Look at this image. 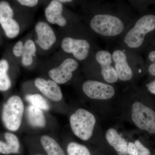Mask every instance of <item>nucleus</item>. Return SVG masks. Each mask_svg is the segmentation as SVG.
Listing matches in <instances>:
<instances>
[{
  "label": "nucleus",
  "instance_id": "4468645a",
  "mask_svg": "<svg viewBox=\"0 0 155 155\" xmlns=\"http://www.w3.org/2000/svg\"><path fill=\"white\" fill-rule=\"evenodd\" d=\"M63 11L62 3L59 1L54 0L51 2L45 10V15L50 23L64 27L67 25V21L62 15Z\"/></svg>",
  "mask_w": 155,
  "mask_h": 155
},
{
  "label": "nucleus",
  "instance_id": "b1692460",
  "mask_svg": "<svg viewBox=\"0 0 155 155\" xmlns=\"http://www.w3.org/2000/svg\"><path fill=\"white\" fill-rule=\"evenodd\" d=\"M134 143L138 151L139 155H151L150 150L145 147L139 140H137Z\"/></svg>",
  "mask_w": 155,
  "mask_h": 155
},
{
  "label": "nucleus",
  "instance_id": "aec40b11",
  "mask_svg": "<svg viewBox=\"0 0 155 155\" xmlns=\"http://www.w3.org/2000/svg\"><path fill=\"white\" fill-rule=\"evenodd\" d=\"M9 64L5 60L0 61V91H5L11 88V81L8 75Z\"/></svg>",
  "mask_w": 155,
  "mask_h": 155
},
{
  "label": "nucleus",
  "instance_id": "cd10ccee",
  "mask_svg": "<svg viewBox=\"0 0 155 155\" xmlns=\"http://www.w3.org/2000/svg\"><path fill=\"white\" fill-rule=\"evenodd\" d=\"M146 86L149 92L155 95V79L147 83Z\"/></svg>",
  "mask_w": 155,
  "mask_h": 155
},
{
  "label": "nucleus",
  "instance_id": "7ed1b4c3",
  "mask_svg": "<svg viewBox=\"0 0 155 155\" xmlns=\"http://www.w3.org/2000/svg\"><path fill=\"white\" fill-rule=\"evenodd\" d=\"M96 119L93 114L85 109H79L70 118V124L73 133L83 140L91 137Z\"/></svg>",
  "mask_w": 155,
  "mask_h": 155
},
{
  "label": "nucleus",
  "instance_id": "412c9836",
  "mask_svg": "<svg viewBox=\"0 0 155 155\" xmlns=\"http://www.w3.org/2000/svg\"><path fill=\"white\" fill-rule=\"evenodd\" d=\"M26 101L34 106L41 110H48L50 107L46 100L41 95L39 94H29L25 97Z\"/></svg>",
  "mask_w": 155,
  "mask_h": 155
},
{
  "label": "nucleus",
  "instance_id": "39448f33",
  "mask_svg": "<svg viewBox=\"0 0 155 155\" xmlns=\"http://www.w3.org/2000/svg\"><path fill=\"white\" fill-rule=\"evenodd\" d=\"M131 118L140 130L155 134V112L151 108L140 102H135L132 107Z\"/></svg>",
  "mask_w": 155,
  "mask_h": 155
},
{
  "label": "nucleus",
  "instance_id": "f8f14e48",
  "mask_svg": "<svg viewBox=\"0 0 155 155\" xmlns=\"http://www.w3.org/2000/svg\"><path fill=\"white\" fill-rule=\"evenodd\" d=\"M37 39L36 43L44 50L50 49L56 42L57 38L52 28L48 23L39 22L35 25Z\"/></svg>",
  "mask_w": 155,
  "mask_h": 155
},
{
  "label": "nucleus",
  "instance_id": "6e6552de",
  "mask_svg": "<svg viewBox=\"0 0 155 155\" xmlns=\"http://www.w3.org/2000/svg\"><path fill=\"white\" fill-rule=\"evenodd\" d=\"M89 42L84 39L74 38L67 37L61 42V48L65 52L72 54L78 61L85 60L89 54L91 49Z\"/></svg>",
  "mask_w": 155,
  "mask_h": 155
},
{
  "label": "nucleus",
  "instance_id": "dca6fc26",
  "mask_svg": "<svg viewBox=\"0 0 155 155\" xmlns=\"http://www.w3.org/2000/svg\"><path fill=\"white\" fill-rule=\"evenodd\" d=\"M6 142L0 141V153L5 155L17 153L19 151V143L16 135L11 133H5Z\"/></svg>",
  "mask_w": 155,
  "mask_h": 155
},
{
  "label": "nucleus",
  "instance_id": "f257e3e1",
  "mask_svg": "<svg viewBox=\"0 0 155 155\" xmlns=\"http://www.w3.org/2000/svg\"><path fill=\"white\" fill-rule=\"evenodd\" d=\"M155 32V14H146L136 19L122 35V42L127 49H141L147 39Z\"/></svg>",
  "mask_w": 155,
  "mask_h": 155
},
{
  "label": "nucleus",
  "instance_id": "1a4fd4ad",
  "mask_svg": "<svg viewBox=\"0 0 155 155\" xmlns=\"http://www.w3.org/2000/svg\"><path fill=\"white\" fill-rule=\"evenodd\" d=\"M14 11L9 3L5 1L0 2V24L6 36L10 38L16 37L20 28L18 22L13 19Z\"/></svg>",
  "mask_w": 155,
  "mask_h": 155
},
{
  "label": "nucleus",
  "instance_id": "f3484780",
  "mask_svg": "<svg viewBox=\"0 0 155 155\" xmlns=\"http://www.w3.org/2000/svg\"><path fill=\"white\" fill-rule=\"evenodd\" d=\"M26 114L28 122L31 126L39 127L45 126V118L41 109L32 105L28 106Z\"/></svg>",
  "mask_w": 155,
  "mask_h": 155
},
{
  "label": "nucleus",
  "instance_id": "f03ea898",
  "mask_svg": "<svg viewBox=\"0 0 155 155\" xmlns=\"http://www.w3.org/2000/svg\"><path fill=\"white\" fill-rule=\"evenodd\" d=\"M92 30L103 37H116L123 34L127 24L121 16L107 12H97L93 15L89 23Z\"/></svg>",
  "mask_w": 155,
  "mask_h": 155
},
{
  "label": "nucleus",
  "instance_id": "423d86ee",
  "mask_svg": "<svg viewBox=\"0 0 155 155\" xmlns=\"http://www.w3.org/2000/svg\"><path fill=\"white\" fill-rule=\"evenodd\" d=\"M82 88L87 96L94 100L110 99L115 94L114 87L98 81L87 80L83 83Z\"/></svg>",
  "mask_w": 155,
  "mask_h": 155
},
{
  "label": "nucleus",
  "instance_id": "bb28decb",
  "mask_svg": "<svg viewBox=\"0 0 155 155\" xmlns=\"http://www.w3.org/2000/svg\"><path fill=\"white\" fill-rule=\"evenodd\" d=\"M17 2L22 5L29 7H34L38 2L37 0H18Z\"/></svg>",
  "mask_w": 155,
  "mask_h": 155
},
{
  "label": "nucleus",
  "instance_id": "ddd939ff",
  "mask_svg": "<svg viewBox=\"0 0 155 155\" xmlns=\"http://www.w3.org/2000/svg\"><path fill=\"white\" fill-rule=\"evenodd\" d=\"M35 83L37 88L50 100L59 101L63 98L61 89L54 81L38 78L35 79Z\"/></svg>",
  "mask_w": 155,
  "mask_h": 155
},
{
  "label": "nucleus",
  "instance_id": "6ab92c4d",
  "mask_svg": "<svg viewBox=\"0 0 155 155\" xmlns=\"http://www.w3.org/2000/svg\"><path fill=\"white\" fill-rule=\"evenodd\" d=\"M36 48L31 40H27L24 44L22 54V63L25 67L30 66L33 63V57L35 56Z\"/></svg>",
  "mask_w": 155,
  "mask_h": 155
},
{
  "label": "nucleus",
  "instance_id": "20e7f679",
  "mask_svg": "<svg viewBox=\"0 0 155 155\" xmlns=\"http://www.w3.org/2000/svg\"><path fill=\"white\" fill-rule=\"evenodd\" d=\"M24 112L22 99L18 96L9 98L3 107L2 119L6 128L15 131L20 127Z\"/></svg>",
  "mask_w": 155,
  "mask_h": 155
},
{
  "label": "nucleus",
  "instance_id": "a878e982",
  "mask_svg": "<svg viewBox=\"0 0 155 155\" xmlns=\"http://www.w3.org/2000/svg\"><path fill=\"white\" fill-rule=\"evenodd\" d=\"M127 153L128 155H139L136 147L134 143L131 142L127 144Z\"/></svg>",
  "mask_w": 155,
  "mask_h": 155
},
{
  "label": "nucleus",
  "instance_id": "9b49d317",
  "mask_svg": "<svg viewBox=\"0 0 155 155\" xmlns=\"http://www.w3.org/2000/svg\"><path fill=\"white\" fill-rule=\"evenodd\" d=\"M77 61L72 58H67L60 66L51 69L49 75L53 81L59 84H64L71 80L73 72L78 68Z\"/></svg>",
  "mask_w": 155,
  "mask_h": 155
},
{
  "label": "nucleus",
  "instance_id": "c85d7f7f",
  "mask_svg": "<svg viewBox=\"0 0 155 155\" xmlns=\"http://www.w3.org/2000/svg\"><path fill=\"white\" fill-rule=\"evenodd\" d=\"M59 2L61 3H66L71 2L72 1H71V0H60V1H59Z\"/></svg>",
  "mask_w": 155,
  "mask_h": 155
},
{
  "label": "nucleus",
  "instance_id": "0eeeda50",
  "mask_svg": "<svg viewBox=\"0 0 155 155\" xmlns=\"http://www.w3.org/2000/svg\"><path fill=\"white\" fill-rule=\"evenodd\" d=\"M112 58L118 79L129 81L133 78L134 72L127 54L125 49H116L112 53Z\"/></svg>",
  "mask_w": 155,
  "mask_h": 155
},
{
  "label": "nucleus",
  "instance_id": "a211bd4d",
  "mask_svg": "<svg viewBox=\"0 0 155 155\" xmlns=\"http://www.w3.org/2000/svg\"><path fill=\"white\" fill-rule=\"evenodd\" d=\"M41 142L48 155H66L64 150L54 139L47 135H43Z\"/></svg>",
  "mask_w": 155,
  "mask_h": 155
},
{
  "label": "nucleus",
  "instance_id": "393cba45",
  "mask_svg": "<svg viewBox=\"0 0 155 155\" xmlns=\"http://www.w3.org/2000/svg\"><path fill=\"white\" fill-rule=\"evenodd\" d=\"M24 44L22 41L17 42L13 48V52L14 55L17 57H20L22 56L23 53Z\"/></svg>",
  "mask_w": 155,
  "mask_h": 155
},
{
  "label": "nucleus",
  "instance_id": "2eb2a0df",
  "mask_svg": "<svg viewBox=\"0 0 155 155\" xmlns=\"http://www.w3.org/2000/svg\"><path fill=\"white\" fill-rule=\"evenodd\" d=\"M106 137L108 143L114 147L119 155H127V143L114 128L107 131Z\"/></svg>",
  "mask_w": 155,
  "mask_h": 155
},
{
  "label": "nucleus",
  "instance_id": "5701e85b",
  "mask_svg": "<svg viewBox=\"0 0 155 155\" xmlns=\"http://www.w3.org/2000/svg\"><path fill=\"white\" fill-rule=\"evenodd\" d=\"M67 150L68 155H91L86 147L75 142L70 143Z\"/></svg>",
  "mask_w": 155,
  "mask_h": 155
},
{
  "label": "nucleus",
  "instance_id": "4be33fe9",
  "mask_svg": "<svg viewBox=\"0 0 155 155\" xmlns=\"http://www.w3.org/2000/svg\"><path fill=\"white\" fill-rule=\"evenodd\" d=\"M145 65L149 74L155 77V43L151 45L147 52Z\"/></svg>",
  "mask_w": 155,
  "mask_h": 155
},
{
  "label": "nucleus",
  "instance_id": "9d476101",
  "mask_svg": "<svg viewBox=\"0 0 155 155\" xmlns=\"http://www.w3.org/2000/svg\"><path fill=\"white\" fill-rule=\"evenodd\" d=\"M95 58L100 66L101 74L105 81L109 84L116 82L118 77L114 67L112 53L107 50H100L96 53Z\"/></svg>",
  "mask_w": 155,
  "mask_h": 155
}]
</instances>
